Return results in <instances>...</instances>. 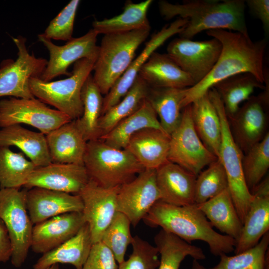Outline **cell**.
I'll return each mask as SVG.
<instances>
[{
	"label": "cell",
	"instance_id": "cell-32",
	"mask_svg": "<svg viewBox=\"0 0 269 269\" xmlns=\"http://www.w3.org/2000/svg\"><path fill=\"white\" fill-rule=\"evenodd\" d=\"M152 2V0L136 3L127 1L122 13L110 18L95 20L93 22V29L98 34L105 35L151 28L147 13Z\"/></svg>",
	"mask_w": 269,
	"mask_h": 269
},
{
	"label": "cell",
	"instance_id": "cell-31",
	"mask_svg": "<svg viewBox=\"0 0 269 269\" xmlns=\"http://www.w3.org/2000/svg\"><path fill=\"white\" fill-rule=\"evenodd\" d=\"M188 88L149 87L146 100L159 117L163 130L169 136L180 122L181 104Z\"/></svg>",
	"mask_w": 269,
	"mask_h": 269
},
{
	"label": "cell",
	"instance_id": "cell-28",
	"mask_svg": "<svg viewBox=\"0 0 269 269\" xmlns=\"http://www.w3.org/2000/svg\"><path fill=\"white\" fill-rule=\"evenodd\" d=\"M197 205L213 227L237 242L243 223L228 188L217 196Z\"/></svg>",
	"mask_w": 269,
	"mask_h": 269
},
{
	"label": "cell",
	"instance_id": "cell-40",
	"mask_svg": "<svg viewBox=\"0 0 269 269\" xmlns=\"http://www.w3.org/2000/svg\"><path fill=\"white\" fill-rule=\"evenodd\" d=\"M197 176L195 184L194 203H202L228 188L225 169L218 159Z\"/></svg>",
	"mask_w": 269,
	"mask_h": 269
},
{
	"label": "cell",
	"instance_id": "cell-6",
	"mask_svg": "<svg viewBox=\"0 0 269 269\" xmlns=\"http://www.w3.org/2000/svg\"><path fill=\"white\" fill-rule=\"evenodd\" d=\"M96 61L87 58L79 60L74 63L71 75L64 79L45 82L40 78H31L30 90L35 98L53 106L72 121L76 120L83 114L81 91Z\"/></svg>",
	"mask_w": 269,
	"mask_h": 269
},
{
	"label": "cell",
	"instance_id": "cell-44",
	"mask_svg": "<svg viewBox=\"0 0 269 269\" xmlns=\"http://www.w3.org/2000/svg\"><path fill=\"white\" fill-rule=\"evenodd\" d=\"M117 263L111 251L100 241L92 245L82 269H118Z\"/></svg>",
	"mask_w": 269,
	"mask_h": 269
},
{
	"label": "cell",
	"instance_id": "cell-17",
	"mask_svg": "<svg viewBox=\"0 0 269 269\" xmlns=\"http://www.w3.org/2000/svg\"><path fill=\"white\" fill-rule=\"evenodd\" d=\"M89 180L83 164L51 162L36 167L24 187L28 189L39 187L78 194Z\"/></svg>",
	"mask_w": 269,
	"mask_h": 269
},
{
	"label": "cell",
	"instance_id": "cell-18",
	"mask_svg": "<svg viewBox=\"0 0 269 269\" xmlns=\"http://www.w3.org/2000/svg\"><path fill=\"white\" fill-rule=\"evenodd\" d=\"M187 22V19L178 18L170 24L164 26L152 36L143 50L133 60L123 75L103 98L101 116L119 103L126 95L134 84L140 69L155 50L170 37L176 34H179L185 27Z\"/></svg>",
	"mask_w": 269,
	"mask_h": 269
},
{
	"label": "cell",
	"instance_id": "cell-14",
	"mask_svg": "<svg viewBox=\"0 0 269 269\" xmlns=\"http://www.w3.org/2000/svg\"><path fill=\"white\" fill-rule=\"evenodd\" d=\"M98 34L92 28L84 35L72 38L65 45L59 46L43 34L38 35V39L47 49L49 59L40 79L45 82L51 81L60 75L70 76L68 68L72 63L83 58L96 60L99 47L97 45Z\"/></svg>",
	"mask_w": 269,
	"mask_h": 269
},
{
	"label": "cell",
	"instance_id": "cell-20",
	"mask_svg": "<svg viewBox=\"0 0 269 269\" xmlns=\"http://www.w3.org/2000/svg\"><path fill=\"white\" fill-rule=\"evenodd\" d=\"M253 199L235 248V254L257 245L269 232V178L263 179L252 190Z\"/></svg>",
	"mask_w": 269,
	"mask_h": 269
},
{
	"label": "cell",
	"instance_id": "cell-37",
	"mask_svg": "<svg viewBox=\"0 0 269 269\" xmlns=\"http://www.w3.org/2000/svg\"><path fill=\"white\" fill-rule=\"evenodd\" d=\"M269 232L248 250L232 256L221 255L219 263L212 268H205L193 260L191 269H269Z\"/></svg>",
	"mask_w": 269,
	"mask_h": 269
},
{
	"label": "cell",
	"instance_id": "cell-7",
	"mask_svg": "<svg viewBox=\"0 0 269 269\" xmlns=\"http://www.w3.org/2000/svg\"><path fill=\"white\" fill-rule=\"evenodd\" d=\"M208 93L221 122V141L218 159L225 169L228 189L243 224L253 199L243 174L242 162L244 154L233 138L224 105L219 94L214 88H211Z\"/></svg>",
	"mask_w": 269,
	"mask_h": 269
},
{
	"label": "cell",
	"instance_id": "cell-47",
	"mask_svg": "<svg viewBox=\"0 0 269 269\" xmlns=\"http://www.w3.org/2000/svg\"><path fill=\"white\" fill-rule=\"evenodd\" d=\"M46 269H59V264H54Z\"/></svg>",
	"mask_w": 269,
	"mask_h": 269
},
{
	"label": "cell",
	"instance_id": "cell-25",
	"mask_svg": "<svg viewBox=\"0 0 269 269\" xmlns=\"http://www.w3.org/2000/svg\"><path fill=\"white\" fill-rule=\"evenodd\" d=\"M45 136L52 162L84 165L87 141L75 120L62 125Z\"/></svg>",
	"mask_w": 269,
	"mask_h": 269
},
{
	"label": "cell",
	"instance_id": "cell-41",
	"mask_svg": "<svg viewBox=\"0 0 269 269\" xmlns=\"http://www.w3.org/2000/svg\"><path fill=\"white\" fill-rule=\"evenodd\" d=\"M131 225L126 216L117 212L101 239V241L111 251L118 264L125 261L127 248L133 240Z\"/></svg>",
	"mask_w": 269,
	"mask_h": 269
},
{
	"label": "cell",
	"instance_id": "cell-33",
	"mask_svg": "<svg viewBox=\"0 0 269 269\" xmlns=\"http://www.w3.org/2000/svg\"><path fill=\"white\" fill-rule=\"evenodd\" d=\"M213 88L219 94L227 118H229L238 111L242 103L252 96L256 89L264 90L265 85L252 74L244 73L221 81Z\"/></svg>",
	"mask_w": 269,
	"mask_h": 269
},
{
	"label": "cell",
	"instance_id": "cell-3",
	"mask_svg": "<svg viewBox=\"0 0 269 269\" xmlns=\"http://www.w3.org/2000/svg\"><path fill=\"white\" fill-rule=\"evenodd\" d=\"M246 2L243 0H190L173 4L158 3L159 12L166 20L174 17L187 20L180 37L191 39L199 33L225 29L248 34L245 17Z\"/></svg>",
	"mask_w": 269,
	"mask_h": 269
},
{
	"label": "cell",
	"instance_id": "cell-22",
	"mask_svg": "<svg viewBox=\"0 0 269 269\" xmlns=\"http://www.w3.org/2000/svg\"><path fill=\"white\" fill-rule=\"evenodd\" d=\"M196 177L180 166L168 161L156 169L159 200L178 206L194 204Z\"/></svg>",
	"mask_w": 269,
	"mask_h": 269
},
{
	"label": "cell",
	"instance_id": "cell-1",
	"mask_svg": "<svg viewBox=\"0 0 269 269\" xmlns=\"http://www.w3.org/2000/svg\"><path fill=\"white\" fill-rule=\"evenodd\" d=\"M206 34L220 41L221 53L209 74L187 89L181 104L182 109L207 93L217 83L232 76L249 73L265 83L266 39L253 41L248 34L225 29L210 30Z\"/></svg>",
	"mask_w": 269,
	"mask_h": 269
},
{
	"label": "cell",
	"instance_id": "cell-23",
	"mask_svg": "<svg viewBox=\"0 0 269 269\" xmlns=\"http://www.w3.org/2000/svg\"><path fill=\"white\" fill-rule=\"evenodd\" d=\"M170 136L157 129L146 128L134 134L125 149L145 169H156L168 161Z\"/></svg>",
	"mask_w": 269,
	"mask_h": 269
},
{
	"label": "cell",
	"instance_id": "cell-15",
	"mask_svg": "<svg viewBox=\"0 0 269 269\" xmlns=\"http://www.w3.org/2000/svg\"><path fill=\"white\" fill-rule=\"evenodd\" d=\"M160 199L156 169H145L133 180L120 187L117 211L126 216L135 227Z\"/></svg>",
	"mask_w": 269,
	"mask_h": 269
},
{
	"label": "cell",
	"instance_id": "cell-13",
	"mask_svg": "<svg viewBox=\"0 0 269 269\" xmlns=\"http://www.w3.org/2000/svg\"><path fill=\"white\" fill-rule=\"evenodd\" d=\"M221 44L216 38L203 41L177 38L167 47L169 56L195 82L204 79L216 63Z\"/></svg>",
	"mask_w": 269,
	"mask_h": 269
},
{
	"label": "cell",
	"instance_id": "cell-8",
	"mask_svg": "<svg viewBox=\"0 0 269 269\" xmlns=\"http://www.w3.org/2000/svg\"><path fill=\"white\" fill-rule=\"evenodd\" d=\"M26 190L0 189V219L11 242V263L15 268L24 263L31 243L33 224L26 208Z\"/></svg>",
	"mask_w": 269,
	"mask_h": 269
},
{
	"label": "cell",
	"instance_id": "cell-5",
	"mask_svg": "<svg viewBox=\"0 0 269 269\" xmlns=\"http://www.w3.org/2000/svg\"><path fill=\"white\" fill-rule=\"evenodd\" d=\"M150 31V28H145L104 35L99 46L93 76L102 94L107 95L123 75Z\"/></svg>",
	"mask_w": 269,
	"mask_h": 269
},
{
	"label": "cell",
	"instance_id": "cell-39",
	"mask_svg": "<svg viewBox=\"0 0 269 269\" xmlns=\"http://www.w3.org/2000/svg\"><path fill=\"white\" fill-rule=\"evenodd\" d=\"M242 169L250 192L263 179L269 168V133L253 146L242 158Z\"/></svg>",
	"mask_w": 269,
	"mask_h": 269
},
{
	"label": "cell",
	"instance_id": "cell-29",
	"mask_svg": "<svg viewBox=\"0 0 269 269\" xmlns=\"http://www.w3.org/2000/svg\"><path fill=\"white\" fill-rule=\"evenodd\" d=\"M190 105L197 134L206 147L218 158L221 141V122L208 92Z\"/></svg>",
	"mask_w": 269,
	"mask_h": 269
},
{
	"label": "cell",
	"instance_id": "cell-36",
	"mask_svg": "<svg viewBox=\"0 0 269 269\" xmlns=\"http://www.w3.org/2000/svg\"><path fill=\"white\" fill-rule=\"evenodd\" d=\"M81 100L83 114L80 118L75 120L76 125L87 141L99 139L98 124L102 115L103 98L91 74L83 86Z\"/></svg>",
	"mask_w": 269,
	"mask_h": 269
},
{
	"label": "cell",
	"instance_id": "cell-12",
	"mask_svg": "<svg viewBox=\"0 0 269 269\" xmlns=\"http://www.w3.org/2000/svg\"><path fill=\"white\" fill-rule=\"evenodd\" d=\"M269 82L260 95L252 96L231 118H228L233 138L240 150L246 153L261 141L268 133Z\"/></svg>",
	"mask_w": 269,
	"mask_h": 269
},
{
	"label": "cell",
	"instance_id": "cell-45",
	"mask_svg": "<svg viewBox=\"0 0 269 269\" xmlns=\"http://www.w3.org/2000/svg\"><path fill=\"white\" fill-rule=\"evenodd\" d=\"M250 10L262 22L266 33L269 31V0H248L246 2Z\"/></svg>",
	"mask_w": 269,
	"mask_h": 269
},
{
	"label": "cell",
	"instance_id": "cell-34",
	"mask_svg": "<svg viewBox=\"0 0 269 269\" xmlns=\"http://www.w3.org/2000/svg\"><path fill=\"white\" fill-rule=\"evenodd\" d=\"M154 241L160 256L158 269H179L187 256L198 261L206 258L201 248L162 229L155 236Z\"/></svg>",
	"mask_w": 269,
	"mask_h": 269
},
{
	"label": "cell",
	"instance_id": "cell-27",
	"mask_svg": "<svg viewBox=\"0 0 269 269\" xmlns=\"http://www.w3.org/2000/svg\"><path fill=\"white\" fill-rule=\"evenodd\" d=\"M0 146L18 147L36 167L47 165L52 162L46 136L14 125L0 130Z\"/></svg>",
	"mask_w": 269,
	"mask_h": 269
},
{
	"label": "cell",
	"instance_id": "cell-19",
	"mask_svg": "<svg viewBox=\"0 0 269 269\" xmlns=\"http://www.w3.org/2000/svg\"><path fill=\"white\" fill-rule=\"evenodd\" d=\"M86 223L82 212H73L36 224L30 248L34 253H46L73 237Z\"/></svg>",
	"mask_w": 269,
	"mask_h": 269
},
{
	"label": "cell",
	"instance_id": "cell-26",
	"mask_svg": "<svg viewBox=\"0 0 269 269\" xmlns=\"http://www.w3.org/2000/svg\"><path fill=\"white\" fill-rule=\"evenodd\" d=\"M93 243L88 224L86 223L78 233L53 250L42 254L33 269H46L54 264H70L76 269H82Z\"/></svg>",
	"mask_w": 269,
	"mask_h": 269
},
{
	"label": "cell",
	"instance_id": "cell-4",
	"mask_svg": "<svg viewBox=\"0 0 269 269\" xmlns=\"http://www.w3.org/2000/svg\"><path fill=\"white\" fill-rule=\"evenodd\" d=\"M83 163L90 179L106 188L120 187L145 169L128 150L100 139L87 142Z\"/></svg>",
	"mask_w": 269,
	"mask_h": 269
},
{
	"label": "cell",
	"instance_id": "cell-46",
	"mask_svg": "<svg viewBox=\"0 0 269 269\" xmlns=\"http://www.w3.org/2000/svg\"><path fill=\"white\" fill-rule=\"evenodd\" d=\"M12 253V246L7 230L0 219V263H5L10 260Z\"/></svg>",
	"mask_w": 269,
	"mask_h": 269
},
{
	"label": "cell",
	"instance_id": "cell-43",
	"mask_svg": "<svg viewBox=\"0 0 269 269\" xmlns=\"http://www.w3.org/2000/svg\"><path fill=\"white\" fill-rule=\"evenodd\" d=\"M79 0H72L54 18L45 29L43 35L54 40L69 41L73 37V27Z\"/></svg>",
	"mask_w": 269,
	"mask_h": 269
},
{
	"label": "cell",
	"instance_id": "cell-21",
	"mask_svg": "<svg viewBox=\"0 0 269 269\" xmlns=\"http://www.w3.org/2000/svg\"><path fill=\"white\" fill-rule=\"evenodd\" d=\"M26 205L33 224L50 218L73 212H82L83 203L78 194L47 189H27Z\"/></svg>",
	"mask_w": 269,
	"mask_h": 269
},
{
	"label": "cell",
	"instance_id": "cell-2",
	"mask_svg": "<svg viewBox=\"0 0 269 269\" xmlns=\"http://www.w3.org/2000/svg\"><path fill=\"white\" fill-rule=\"evenodd\" d=\"M142 220L148 226L160 227L188 243L203 241L216 256L234 251L237 243L234 239L215 231L195 203L178 206L158 200Z\"/></svg>",
	"mask_w": 269,
	"mask_h": 269
},
{
	"label": "cell",
	"instance_id": "cell-38",
	"mask_svg": "<svg viewBox=\"0 0 269 269\" xmlns=\"http://www.w3.org/2000/svg\"><path fill=\"white\" fill-rule=\"evenodd\" d=\"M35 167L22 153L0 146V189L24 186Z\"/></svg>",
	"mask_w": 269,
	"mask_h": 269
},
{
	"label": "cell",
	"instance_id": "cell-42",
	"mask_svg": "<svg viewBox=\"0 0 269 269\" xmlns=\"http://www.w3.org/2000/svg\"><path fill=\"white\" fill-rule=\"evenodd\" d=\"M133 252L127 261L118 265V269H156L159 264V253L156 246L138 236L133 237Z\"/></svg>",
	"mask_w": 269,
	"mask_h": 269
},
{
	"label": "cell",
	"instance_id": "cell-9",
	"mask_svg": "<svg viewBox=\"0 0 269 269\" xmlns=\"http://www.w3.org/2000/svg\"><path fill=\"white\" fill-rule=\"evenodd\" d=\"M180 122L170 135L168 161L197 176L218 158L204 145L193 123L191 105L182 110Z\"/></svg>",
	"mask_w": 269,
	"mask_h": 269
},
{
	"label": "cell",
	"instance_id": "cell-10",
	"mask_svg": "<svg viewBox=\"0 0 269 269\" xmlns=\"http://www.w3.org/2000/svg\"><path fill=\"white\" fill-rule=\"evenodd\" d=\"M18 52L15 60L7 59L0 64V97L35 98L29 88L31 78H40L48 60L30 54L26 46V38L21 36L12 38Z\"/></svg>",
	"mask_w": 269,
	"mask_h": 269
},
{
	"label": "cell",
	"instance_id": "cell-11",
	"mask_svg": "<svg viewBox=\"0 0 269 269\" xmlns=\"http://www.w3.org/2000/svg\"><path fill=\"white\" fill-rule=\"evenodd\" d=\"M72 120L57 110L50 108L35 98L10 97L0 101V127L26 124L46 135Z\"/></svg>",
	"mask_w": 269,
	"mask_h": 269
},
{
	"label": "cell",
	"instance_id": "cell-35",
	"mask_svg": "<svg viewBox=\"0 0 269 269\" xmlns=\"http://www.w3.org/2000/svg\"><path fill=\"white\" fill-rule=\"evenodd\" d=\"M149 87L140 76H137L121 100L100 117L98 124L99 138L141 106L146 98Z\"/></svg>",
	"mask_w": 269,
	"mask_h": 269
},
{
	"label": "cell",
	"instance_id": "cell-24",
	"mask_svg": "<svg viewBox=\"0 0 269 269\" xmlns=\"http://www.w3.org/2000/svg\"><path fill=\"white\" fill-rule=\"evenodd\" d=\"M151 87L186 88L195 82L167 54L153 52L138 75Z\"/></svg>",
	"mask_w": 269,
	"mask_h": 269
},
{
	"label": "cell",
	"instance_id": "cell-30",
	"mask_svg": "<svg viewBox=\"0 0 269 269\" xmlns=\"http://www.w3.org/2000/svg\"><path fill=\"white\" fill-rule=\"evenodd\" d=\"M146 128L157 129L164 131L155 112L145 99L135 112L121 121L99 139L113 147L125 149L129 139L134 134Z\"/></svg>",
	"mask_w": 269,
	"mask_h": 269
},
{
	"label": "cell",
	"instance_id": "cell-16",
	"mask_svg": "<svg viewBox=\"0 0 269 269\" xmlns=\"http://www.w3.org/2000/svg\"><path fill=\"white\" fill-rule=\"evenodd\" d=\"M120 187L104 188L92 179L78 193L83 203L82 213L88 224L93 244L101 241L117 211Z\"/></svg>",
	"mask_w": 269,
	"mask_h": 269
}]
</instances>
